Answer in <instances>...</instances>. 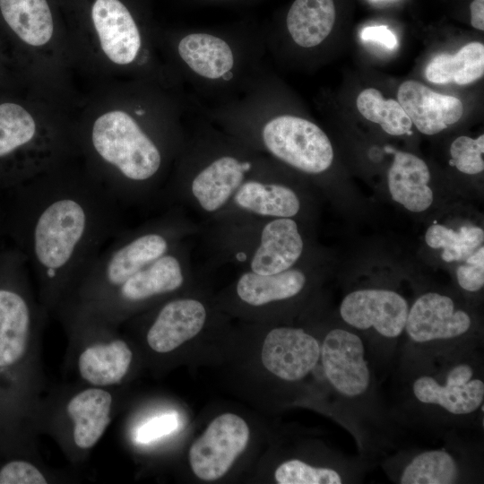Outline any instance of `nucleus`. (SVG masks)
<instances>
[{
    "instance_id": "nucleus-1",
    "label": "nucleus",
    "mask_w": 484,
    "mask_h": 484,
    "mask_svg": "<svg viewBox=\"0 0 484 484\" xmlns=\"http://www.w3.org/2000/svg\"><path fill=\"white\" fill-rule=\"evenodd\" d=\"M17 186L15 233L49 314L118 231V201L78 158Z\"/></svg>"
},
{
    "instance_id": "nucleus-21",
    "label": "nucleus",
    "mask_w": 484,
    "mask_h": 484,
    "mask_svg": "<svg viewBox=\"0 0 484 484\" xmlns=\"http://www.w3.org/2000/svg\"><path fill=\"white\" fill-rule=\"evenodd\" d=\"M335 17L333 0H295L287 14L286 23L296 44L312 48L327 38Z\"/></svg>"
},
{
    "instance_id": "nucleus-10",
    "label": "nucleus",
    "mask_w": 484,
    "mask_h": 484,
    "mask_svg": "<svg viewBox=\"0 0 484 484\" xmlns=\"http://www.w3.org/2000/svg\"><path fill=\"white\" fill-rule=\"evenodd\" d=\"M414 398L454 416L474 413L484 401V382L467 362H458L439 376L424 374L411 385Z\"/></svg>"
},
{
    "instance_id": "nucleus-9",
    "label": "nucleus",
    "mask_w": 484,
    "mask_h": 484,
    "mask_svg": "<svg viewBox=\"0 0 484 484\" xmlns=\"http://www.w3.org/2000/svg\"><path fill=\"white\" fill-rule=\"evenodd\" d=\"M249 436L248 426L239 416L233 413L218 416L191 445L192 471L203 480L220 479L245 450Z\"/></svg>"
},
{
    "instance_id": "nucleus-19",
    "label": "nucleus",
    "mask_w": 484,
    "mask_h": 484,
    "mask_svg": "<svg viewBox=\"0 0 484 484\" xmlns=\"http://www.w3.org/2000/svg\"><path fill=\"white\" fill-rule=\"evenodd\" d=\"M250 169V162L231 156L218 158L194 178L192 193L203 209L214 212L238 190Z\"/></svg>"
},
{
    "instance_id": "nucleus-11",
    "label": "nucleus",
    "mask_w": 484,
    "mask_h": 484,
    "mask_svg": "<svg viewBox=\"0 0 484 484\" xmlns=\"http://www.w3.org/2000/svg\"><path fill=\"white\" fill-rule=\"evenodd\" d=\"M324 375L337 393L347 398L363 395L371 384L365 345L353 332L334 328L321 345Z\"/></svg>"
},
{
    "instance_id": "nucleus-16",
    "label": "nucleus",
    "mask_w": 484,
    "mask_h": 484,
    "mask_svg": "<svg viewBox=\"0 0 484 484\" xmlns=\"http://www.w3.org/2000/svg\"><path fill=\"white\" fill-rule=\"evenodd\" d=\"M206 319L203 305L195 299L171 300L159 310L146 333L148 346L157 353L173 351L194 337Z\"/></svg>"
},
{
    "instance_id": "nucleus-32",
    "label": "nucleus",
    "mask_w": 484,
    "mask_h": 484,
    "mask_svg": "<svg viewBox=\"0 0 484 484\" xmlns=\"http://www.w3.org/2000/svg\"><path fill=\"white\" fill-rule=\"evenodd\" d=\"M458 266L459 286L468 292H477L484 286V247L481 246Z\"/></svg>"
},
{
    "instance_id": "nucleus-3",
    "label": "nucleus",
    "mask_w": 484,
    "mask_h": 484,
    "mask_svg": "<svg viewBox=\"0 0 484 484\" xmlns=\"http://www.w3.org/2000/svg\"><path fill=\"white\" fill-rule=\"evenodd\" d=\"M74 109L28 88L0 91V183L19 186L78 158Z\"/></svg>"
},
{
    "instance_id": "nucleus-28",
    "label": "nucleus",
    "mask_w": 484,
    "mask_h": 484,
    "mask_svg": "<svg viewBox=\"0 0 484 484\" xmlns=\"http://www.w3.org/2000/svg\"><path fill=\"white\" fill-rule=\"evenodd\" d=\"M274 478L279 484H341L343 478L335 470L311 466L300 460H290L275 471Z\"/></svg>"
},
{
    "instance_id": "nucleus-6",
    "label": "nucleus",
    "mask_w": 484,
    "mask_h": 484,
    "mask_svg": "<svg viewBox=\"0 0 484 484\" xmlns=\"http://www.w3.org/2000/svg\"><path fill=\"white\" fill-rule=\"evenodd\" d=\"M73 344L72 362L83 385L111 389L120 385L132 366L134 353L117 325L69 307L56 312Z\"/></svg>"
},
{
    "instance_id": "nucleus-35",
    "label": "nucleus",
    "mask_w": 484,
    "mask_h": 484,
    "mask_svg": "<svg viewBox=\"0 0 484 484\" xmlns=\"http://www.w3.org/2000/svg\"><path fill=\"white\" fill-rule=\"evenodd\" d=\"M471 23L475 29L484 30V0H473L471 4Z\"/></svg>"
},
{
    "instance_id": "nucleus-2",
    "label": "nucleus",
    "mask_w": 484,
    "mask_h": 484,
    "mask_svg": "<svg viewBox=\"0 0 484 484\" xmlns=\"http://www.w3.org/2000/svg\"><path fill=\"white\" fill-rule=\"evenodd\" d=\"M128 82L92 86L73 112L78 155L119 202L160 173L163 150L151 130L153 109Z\"/></svg>"
},
{
    "instance_id": "nucleus-22",
    "label": "nucleus",
    "mask_w": 484,
    "mask_h": 484,
    "mask_svg": "<svg viewBox=\"0 0 484 484\" xmlns=\"http://www.w3.org/2000/svg\"><path fill=\"white\" fill-rule=\"evenodd\" d=\"M305 283V274L297 269H288L269 275L249 272L239 278L237 293L244 302L252 306H262L296 296L302 290Z\"/></svg>"
},
{
    "instance_id": "nucleus-26",
    "label": "nucleus",
    "mask_w": 484,
    "mask_h": 484,
    "mask_svg": "<svg viewBox=\"0 0 484 484\" xmlns=\"http://www.w3.org/2000/svg\"><path fill=\"white\" fill-rule=\"evenodd\" d=\"M427 245L434 249H442V258L446 263L464 261L484 241V231L473 225H465L454 230L441 224L428 227L425 234Z\"/></svg>"
},
{
    "instance_id": "nucleus-31",
    "label": "nucleus",
    "mask_w": 484,
    "mask_h": 484,
    "mask_svg": "<svg viewBox=\"0 0 484 484\" xmlns=\"http://www.w3.org/2000/svg\"><path fill=\"white\" fill-rule=\"evenodd\" d=\"M49 479L36 464L13 460L0 468V484H46Z\"/></svg>"
},
{
    "instance_id": "nucleus-12",
    "label": "nucleus",
    "mask_w": 484,
    "mask_h": 484,
    "mask_svg": "<svg viewBox=\"0 0 484 484\" xmlns=\"http://www.w3.org/2000/svg\"><path fill=\"white\" fill-rule=\"evenodd\" d=\"M409 306L399 293L385 289H362L347 294L340 306V315L350 326L375 330L379 335L394 339L405 328Z\"/></svg>"
},
{
    "instance_id": "nucleus-4",
    "label": "nucleus",
    "mask_w": 484,
    "mask_h": 484,
    "mask_svg": "<svg viewBox=\"0 0 484 484\" xmlns=\"http://www.w3.org/2000/svg\"><path fill=\"white\" fill-rule=\"evenodd\" d=\"M0 46L29 89L75 108L81 93L70 38L49 0H0Z\"/></svg>"
},
{
    "instance_id": "nucleus-5",
    "label": "nucleus",
    "mask_w": 484,
    "mask_h": 484,
    "mask_svg": "<svg viewBox=\"0 0 484 484\" xmlns=\"http://www.w3.org/2000/svg\"><path fill=\"white\" fill-rule=\"evenodd\" d=\"M27 263V262H26ZM20 270L15 283L0 285V378L16 384L19 391L43 380L40 337L47 308Z\"/></svg>"
},
{
    "instance_id": "nucleus-8",
    "label": "nucleus",
    "mask_w": 484,
    "mask_h": 484,
    "mask_svg": "<svg viewBox=\"0 0 484 484\" xmlns=\"http://www.w3.org/2000/svg\"><path fill=\"white\" fill-rule=\"evenodd\" d=\"M262 138L272 155L306 173H322L332 165L333 150L328 136L305 118L278 116L264 125Z\"/></svg>"
},
{
    "instance_id": "nucleus-17",
    "label": "nucleus",
    "mask_w": 484,
    "mask_h": 484,
    "mask_svg": "<svg viewBox=\"0 0 484 484\" xmlns=\"http://www.w3.org/2000/svg\"><path fill=\"white\" fill-rule=\"evenodd\" d=\"M303 251V240L297 223L278 218L263 229L261 242L252 261V272L269 275L290 269Z\"/></svg>"
},
{
    "instance_id": "nucleus-30",
    "label": "nucleus",
    "mask_w": 484,
    "mask_h": 484,
    "mask_svg": "<svg viewBox=\"0 0 484 484\" xmlns=\"http://www.w3.org/2000/svg\"><path fill=\"white\" fill-rule=\"evenodd\" d=\"M179 425V417L176 412L156 415L136 428L134 440L140 445L151 444L175 432Z\"/></svg>"
},
{
    "instance_id": "nucleus-23",
    "label": "nucleus",
    "mask_w": 484,
    "mask_h": 484,
    "mask_svg": "<svg viewBox=\"0 0 484 484\" xmlns=\"http://www.w3.org/2000/svg\"><path fill=\"white\" fill-rule=\"evenodd\" d=\"M234 201L246 211L278 218L295 216L300 208L299 199L290 188L253 180L240 185Z\"/></svg>"
},
{
    "instance_id": "nucleus-7",
    "label": "nucleus",
    "mask_w": 484,
    "mask_h": 484,
    "mask_svg": "<svg viewBox=\"0 0 484 484\" xmlns=\"http://www.w3.org/2000/svg\"><path fill=\"white\" fill-rule=\"evenodd\" d=\"M113 408L111 389L84 385L56 405L44 402L39 429H50L72 460H82L102 438L111 423Z\"/></svg>"
},
{
    "instance_id": "nucleus-13",
    "label": "nucleus",
    "mask_w": 484,
    "mask_h": 484,
    "mask_svg": "<svg viewBox=\"0 0 484 484\" xmlns=\"http://www.w3.org/2000/svg\"><path fill=\"white\" fill-rule=\"evenodd\" d=\"M472 325L471 315L453 298L437 292L419 296L409 308L405 328L417 344H429L465 335Z\"/></svg>"
},
{
    "instance_id": "nucleus-24",
    "label": "nucleus",
    "mask_w": 484,
    "mask_h": 484,
    "mask_svg": "<svg viewBox=\"0 0 484 484\" xmlns=\"http://www.w3.org/2000/svg\"><path fill=\"white\" fill-rule=\"evenodd\" d=\"M484 73V46L471 42L455 55L439 54L433 57L425 70L430 82L445 84L454 82L465 85L480 79Z\"/></svg>"
},
{
    "instance_id": "nucleus-14",
    "label": "nucleus",
    "mask_w": 484,
    "mask_h": 484,
    "mask_svg": "<svg viewBox=\"0 0 484 484\" xmlns=\"http://www.w3.org/2000/svg\"><path fill=\"white\" fill-rule=\"evenodd\" d=\"M320 355L318 341L303 329L278 327L266 335L261 357L269 372L293 382L307 376L317 365Z\"/></svg>"
},
{
    "instance_id": "nucleus-29",
    "label": "nucleus",
    "mask_w": 484,
    "mask_h": 484,
    "mask_svg": "<svg viewBox=\"0 0 484 484\" xmlns=\"http://www.w3.org/2000/svg\"><path fill=\"white\" fill-rule=\"evenodd\" d=\"M484 134L473 139L459 136L451 144V164L459 171L476 175L484 169Z\"/></svg>"
},
{
    "instance_id": "nucleus-33",
    "label": "nucleus",
    "mask_w": 484,
    "mask_h": 484,
    "mask_svg": "<svg viewBox=\"0 0 484 484\" xmlns=\"http://www.w3.org/2000/svg\"><path fill=\"white\" fill-rule=\"evenodd\" d=\"M28 88L0 46V91Z\"/></svg>"
},
{
    "instance_id": "nucleus-18",
    "label": "nucleus",
    "mask_w": 484,
    "mask_h": 484,
    "mask_svg": "<svg viewBox=\"0 0 484 484\" xmlns=\"http://www.w3.org/2000/svg\"><path fill=\"white\" fill-rule=\"evenodd\" d=\"M430 172L426 162L418 156L395 151L388 170V189L393 200L412 212H421L433 203L428 186Z\"/></svg>"
},
{
    "instance_id": "nucleus-27",
    "label": "nucleus",
    "mask_w": 484,
    "mask_h": 484,
    "mask_svg": "<svg viewBox=\"0 0 484 484\" xmlns=\"http://www.w3.org/2000/svg\"><path fill=\"white\" fill-rule=\"evenodd\" d=\"M357 108L366 119L379 124L391 135L411 134L412 123L399 102L385 99L376 89L363 90L357 98Z\"/></svg>"
},
{
    "instance_id": "nucleus-25",
    "label": "nucleus",
    "mask_w": 484,
    "mask_h": 484,
    "mask_svg": "<svg viewBox=\"0 0 484 484\" xmlns=\"http://www.w3.org/2000/svg\"><path fill=\"white\" fill-rule=\"evenodd\" d=\"M459 477L454 457L443 449L422 452L413 457L402 471V484H451Z\"/></svg>"
},
{
    "instance_id": "nucleus-20",
    "label": "nucleus",
    "mask_w": 484,
    "mask_h": 484,
    "mask_svg": "<svg viewBox=\"0 0 484 484\" xmlns=\"http://www.w3.org/2000/svg\"><path fill=\"white\" fill-rule=\"evenodd\" d=\"M177 54L196 74L219 79L234 65L229 45L220 38L207 33H191L177 43Z\"/></svg>"
},
{
    "instance_id": "nucleus-34",
    "label": "nucleus",
    "mask_w": 484,
    "mask_h": 484,
    "mask_svg": "<svg viewBox=\"0 0 484 484\" xmlns=\"http://www.w3.org/2000/svg\"><path fill=\"white\" fill-rule=\"evenodd\" d=\"M360 37L364 41L379 43L390 49L397 46L395 34L385 25H375L365 27Z\"/></svg>"
},
{
    "instance_id": "nucleus-15",
    "label": "nucleus",
    "mask_w": 484,
    "mask_h": 484,
    "mask_svg": "<svg viewBox=\"0 0 484 484\" xmlns=\"http://www.w3.org/2000/svg\"><path fill=\"white\" fill-rule=\"evenodd\" d=\"M398 102L418 130L436 134L460 120L462 101L456 97L432 91L414 80L402 82L397 93Z\"/></svg>"
}]
</instances>
